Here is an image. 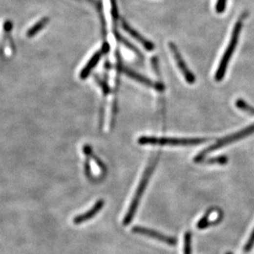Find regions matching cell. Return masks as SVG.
<instances>
[{"label": "cell", "instance_id": "30bf717a", "mask_svg": "<svg viewBox=\"0 0 254 254\" xmlns=\"http://www.w3.org/2000/svg\"><path fill=\"white\" fill-rule=\"evenodd\" d=\"M102 55H104L101 50L98 52L94 54L93 56L89 60L88 62L86 64L85 67L83 69V70L81 71L80 77L82 79H85L90 75L91 71L96 67V65L99 63V61L101 60Z\"/></svg>", "mask_w": 254, "mask_h": 254}, {"label": "cell", "instance_id": "52a82bcc", "mask_svg": "<svg viewBox=\"0 0 254 254\" xmlns=\"http://www.w3.org/2000/svg\"><path fill=\"white\" fill-rule=\"evenodd\" d=\"M120 69H121L122 72H124L127 76L129 77L131 79H134V80H136L137 82H139L141 84H144L146 86L150 87L151 89H154L155 90H156V91H159V92H161V91H163L164 90L163 84L155 83V82L152 81V80L148 79L147 77L143 76V75H142L140 73L134 72V71L131 70V69H128L125 68V67L120 68Z\"/></svg>", "mask_w": 254, "mask_h": 254}, {"label": "cell", "instance_id": "3957f363", "mask_svg": "<svg viewBox=\"0 0 254 254\" xmlns=\"http://www.w3.org/2000/svg\"><path fill=\"white\" fill-rule=\"evenodd\" d=\"M253 133H254V124H253L251 126H248L247 128L244 129V130H241V131H238V132L231 135V136L224 137V138L220 139V140H218L215 144L211 145L210 147H208L207 149H203L202 152L200 153L199 155H197V156L194 158V162H202V161L204 160V158H205L207 155L209 154V153L212 152L214 150L220 149V148L225 146L226 144H231V143H233V142L238 141L239 139L249 137V136H250V135H252Z\"/></svg>", "mask_w": 254, "mask_h": 254}, {"label": "cell", "instance_id": "6da1fadb", "mask_svg": "<svg viewBox=\"0 0 254 254\" xmlns=\"http://www.w3.org/2000/svg\"><path fill=\"white\" fill-rule=\"evenodd\" d=\"M244 18H245L244 15L242 16L238 20V22L236 23L234 26H233V32H232V35H231V42L229 43L228 46L226 48V51H225L223 56L221 58V62L218 66L217 70L215 72V79L216 81H221L225 77L229 62L231 61L233 51L235 50L236 46H237L238 42H239V34H240V32H241Z\"/></svg>", "mask_w": 254, "mask_h": 254}, {"label": "cell", "instance_id": "8fae6325", "mask_svg": "<svg viewBox=\"0 0 254 254\" xmlns=\"http://www.w3.org/2000/svg\"><path fill=\"white\" fill-rule=\"evenodd\" d=\"M49 23V19L48 18H44V19H41L39 22H37V23L35 24L32 27L29 29L27 31V37H33L41 32L42 29L44 28V26H46Z\"/></svg>", "mask_w": 254, "mask_h": 254}, {"label": "cell", "instance_id": "d6986e66", "mask_svg": "<svg viewBox=\"0 0 254 254\" xmlns=\"http://www.w3.org/2000/svg\"><path fill=\"white\" fill-rule=\"evenodd\" d=\"M110 1H111L112 15L114 17V19H117L119 17V11H118L116 0H110Z\"/></svg>", "mask_w": 254, "mask_h": 254}, {"label": "cell", "instance_id": "7a4b0ae2", "mask_svg": "<svg viewBox=\"0 0 254 254\" xmlns=\"http://www.w3.org/2000/svg\"><path fill=\"white\" fill-rule=\"evenodd\" d=\"M156 160L152 162V164L148 166V168H147V170L145 171V173L143 174L142 180H141L140 184L138 185V189L136 191L134 197L132 198V203L130 204L129 208L127 210V214L125 215L123 224L125 226H127L129 223H131L132 219L134 217L135 213L136 210L138 209V205L140 202L141 198L143 197V193L145 191L146 187L148 186V181H149V178L150 176L152 174L154 168H155V165H156Z\"/></svg>", "mask_w": 254, "mask_h": 254}, {"label": "cell", "instance_id": "ffe728a7", "mask_svg": "<svg viewBox=\"0 0 254 254\" xmlns=\"http://www.w3.org/2000/svg\"><path fill=\"white\" fill-rule=\"evenodd\" d=\"M109 45L107 42H105L102 48H101V51L103 52V54H106L107 52H109Z\"/></svg>", "mask_w": 254, "mask_h": 254}, {"label": "cell", "instance_id": "8992f818", "mask_svg": "<svg viewBox=\"0 0 254 254\" xmlns=\"http://www.w3.org/2000/svg\"><path fill=\"white\" fill-rule=\"evenodd\" d=\"M132 231L136 233H139V234H143V235L148 236L150 238H156L159 241L163 242L165 244L171 245V246H174L177 244L176 238H174V237H170V236L165 235L163 233H160L158 231H153V230L143 228V227H140V226H135L134 228L132 229Z\"/></svg>", "mask_w": 254, "mask_h": 254}, {"label": "cell", "instance_id": "e0dca14e", "mask_svg": "<svg viewBox=\"0 0 254 254\" xmlns=\"http://www.w3.org/2000/svg\"><path fill=\"white\" fill-rule=\"evenodd\" d=\"M254 246V230L252 232L251 235L249 237V240L247 242L245 246H244V252L245 253H249L251 251L252 249Z\"/></svg>", "mask_w": 254, "mask_h": 254}, {"label": "cell", "instance_id": "5bb4252c", "mask_svg": "<svg viewBox=\"0 0 254 254\" xmlns=\"http://www.w3.org/2000/svg\"><path fill=\"white\" fill-rule=\"evenodd\" d=\"M115 36H116L117 39L119 40V42H121L123 44L125 45L126 46H127L128 49L130 50H132V51H134L136 54H138V56H140V57H143L142 56V54H141L140 51L138 50V49L135 47L131 43V42H128L127 39H125V37H123L120 33H115Z\"/></svg>", "mask_w": 254, "mask_h": 254}, {"label": "cell", "instance_id": "44dd1931", "mask_svg": "<svg viewBox=\"0 0 254 254\" xmlns=\"http://www.w3.org/2000/svg\"></svg>", "mask_w": 254, "mask_h": 254}, {"label": "cell", "instance_id": "5b68a950", "mask_svg": "<svg viewBox=\"0 0 254 254\" xmlns=\"http://www.w3.org/2000/svg\"><path fill=\"white\" fill-rule=\"evenodd\" d=\"M169 49L171 50L172 54L174 55V60L176 61L177 65L179 66V69L181 71L184 79L187 81L188 84H192L195 83V76L193 73L188 68L187 65L184 62V59L182 57L181 54L179 52L176 46L173 42L169 43Z\"/></svg>", "mask_w": 254, "mask_h": 254}, {"label": "cell", "instance_id": "ba28073f", "mask_svg": "<svg viewBox=\"0 0 254 254\" xmlns=\"http://www.w3.org/2000/svg\"><path fill=\"white\" fill-rule=\"evenodd\" d=\"M123 28L125 29V31L131 36L133 37L136 41H138L140 44L143 45V46L145 47L146 50L148 51H151L154 50L155 48V45L152 42L146 39L145 37H143L140 33H138L136 30L131 27L125 21L122 22Z\"/></svg>", "mask_w": 254, "mask_h": 254}, {"label": "cell", "instance_id": "2e32d148", "mask_svg": "<svg viewBox=\"0 0 254 254\" xmlns=\"http://www.w3.org/2000/svg\"><path fill=\"white\" fill-rule=\"evenodd\" d=\"M228 162V158L225 156V155H221V156H217V157H213L205 160L206 163H211V164H221L224 165Z\"/></svg>", "mask_w": 254, "mask_h": 254}, {"label": "cell", "instance_id": "277c9868", "mask_svg": "<svg viewBox=\"0 0 254 254\" xmlns=\"http://www.w3.org/2000/svg\"><path fill=\"white\" fill-rule=\"evenodd\" d=\"M208 139L202 138H167V137H142L138 139L139 144H160V145H194L202 144Z\"/></svg>", "mask_w": 254, "mask_h": 254}, {"label": "cell", "instance_id": "9a60e30c", "mask_svg": "<svg viewBox=\"0 0 254 254\" xmlns=\"http://www.w3.org/2000/svg\"><path fill=\"white\" fill-rule=\"evenodd\" d=\"M235 105L237 106V108L240 109V110L244 111L245 113H250V114L254 115V108H253L252 106L249 105L244 100H237L235 102Z\"/></svg>", "mask_w": 254, "mask_h": 254}, {"label": "cell", "instance_id": "4fadbf2b", "mask_svg": "<svg viewBox=\"0 0 254 254\" xmlns=\"http://www.w3.org/2000/svg\"><path fill=\"white\" fill-rule=\"evenodd\" d=\"M184 254H192V234L190 232L184 234Z\"/></svg>", "mask_w": 254, "mask_h": 254}, {"label": "cell", "instance_id": "ac0fdd59", "mask_svg": "<svg viewBox=\"0 0 254 254\" xmlns=\"http://www.w3.org/2000/svg\"><path fill=\"white\" fill-rule=\"evenodd\" d=\"M226 1L227 0H217L216 6H215V10L219 13H223L226 10Z\"/></svg>", "mask_w": 254, "mask_h": 254}, {"label": "cell", "instance_id": "9c48e42d", "mask_svg": "<svg viewBox=\"0 0 254 254\" xmlns=\"http://www.w3.org/2000/svg\"><path fill=\"white\" fill-rule=\"evenodd\" d=\"M104 204L105 202L103 200H99L90 210H87L86 212L83 213L82 215L76 216L74 218V220H73V222L76 225H79V224H82V223L86 222L87 220H91V218H93L96 214H98L99 211L102 209V207H104Z\"/></svg>", "mask_w": 254, "mask_h": 254}, {"label": "cell", "instance_id": "7c38bea8", "mask_svg": "<svg viewBox=\"0 0 254 254\" xmlns=\"http://www.w3.org/2000/svg\"><path fill=\"white\" fill-rule=\"evenodd\" d=\"M83 150L84 155H86V157L92 159V160L96 162V164H98L99 167H100L102 170H106V165H105L104 162H102L97 156L94 155L91 147L89 146V145H84Z\"/></svg>", "mask_w": 254, "mask_h": 254}]
</instances>
